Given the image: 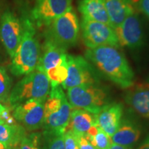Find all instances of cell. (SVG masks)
I'll list each match as a JSON object with an SVG mask.
<instances>
[{"label":"cell","instance_id":"obj_24","mask_svg":"<svg viewBox=\"0 0 149 149\" xmlns=\"http://www.w3.org/2000/svg\"><path fill=\"white\" fill-rule=\"evenodd\" d=\"M64 134L43 133L42 149H65Z\"/></svg>","mask_w":149,"mask_h":149},{"label":"cell","instance_id":"obj_1","mask_svg":"<svg viewBox=\"0 0 149 149\" xmlns=\"http://www.w3.org/2000/svg\"><path fill=\"white\" fill-rule=\"evenodd\" d=\"M84 57L100 76L117 86L128 88L134 84L135 74L120 48L103 46L87 48Z\"/></svg>","mask_w":149,"mask_h":149},{"label":"cell","instance_id":"obj_32","mask_svg":"<svg viewBox=\"0 0 149 149\" xmlns=\"http://www.w3.org/2000/svg\"><path fill=\"white\" fill-rule=\"evenodd\" d=\"M4 106H3L2 104H0V124H2V122H1V113H2V111H3V109H5Z\"/></svg>","mask_w":149,"mask_h":149},{"label":"cell","instance_id":"obj_15","mask_svg":"<svg viewBox=\"0 0 149 149\" xmlns=\"http://www.w3.org/2000/svg\"><path fill=\"white\" fill-rule=\"evenodd\" d=\"M141 133V127L137 121L130 117H125L122 119L117 131L111 136V140L113 144L132 149L138 142Z\"/></svg>","mask_w":149,"mask_h":149},{"label":"cell","instance_id":"obj_17","mask_svg":"<svg viewBox=\"0 0 149 149\" xmlns=\"http://www.w3.org/2000/svg\"><path fill=\"white\" fill-rule=\"evenodd\" d=\"M78 10L81 13V17L111 26L105 6V0H79Z\"/></svg>","mask_w":149,"mask_h":149},{"label":"cell","instance_id":"obj_31","mask_svg":"<svg viewBox=\"0 0 149 149\" xmlns=\"http://www.w3.org/2000/svg\"><path fill=\"white\" fill-rule=\"evenodd\" d=\"M109 149H131V148H128L127 147L120 146V145H118V144H112Z\"/></svg>","mask_w":149,"mask_h":149},{"label":"cell","instance_id":"obj_4","mask_svg":"<svg viewBox=\"0 0 149 149\" xmlns=\"http://www.w3.org/2000/svg\"><path fill=\"white\" fill-rule=\"evenodd\" d=\"M50 91L51 84L46 74L36 68L16 84L11 90L8 102L13 109L29 100L45 102Z\"/></svg>","mask_w":149,"mask_h":149},{"label":"cell","instance_id":"obj_34","mask_svg":"<svg viewBox=\"0 0 149 149\" xmlns=\"http://www.w3.org/2000/svg\"><path fill=\"white\" fill-rule=\"evenodd\" d=\"M147 83L149 84V76L148 77V78H147Z\"/></svg>","mask_w":149,"mask_h":149},{"label":"cell","instance_id":"obj_23","mask_svg":"<svg viewBox=\"0 0 149 149\" xmlns=\"http://www.w3.org/2000/svg\"><path fill=\"white\" fill-rule=\"evenodd\" d=\"M42 137L40 133L26 135L14 149H42Z\"/></svg>","mask_w":149,"mask_h":149},{"label":"cell","instance_id":"obj_25","mask_svg":"<svg viewBox=\"0 0 149 149\" xmlns=\"http://www.w3.org/2000/svg\"><path fill=\"white\" fill-rule=\"evenodd\" d=\"M11 81L5 68L0 67V102H6L8 100L10 93Z\"/></svg>","mask_w":149,"mask_h":149},{"label":"cell","instance_id":"obj_6","mask_svg":"<svg viewBox=\"0 0 149 149\" xmlns=\"http://www.w3.org/2000/svg\"><path fill=\"white\" fill-rule=\"evenodd\" d=\"M66 97L72 109H80L97 114L110 102L107 87L98 84L80 86L67 89Z\"/></svg>","mask_w":149,"mask_h":149},{"label":"cell","instance_id":"obj_13","mask_svg":"<svg viewBox=\"0 0 149 149\" xmlns=\"http://www.w3.org/2000/svg\"><path fill=\"white\" fill-rule=\"evenodd\" d=\"M124 107L120 102H109L95 114L97 125L110 137L120 127L122 122Z\"/></svg>","mask_w":149,"mask_h":149},{"label":"cell","instance_id":"obj_12","mask_svg":"<svg viewBox=\"0 0 149 149\" xmlns=\"http://www.w3.org/2000/svg\"><path fill=\"white\" fill-rule=\"evenodd\" d=\"M72 0H36L32 18L37 26H48L72 7Z\"/></svg>","mask_w":149,"mask_h":149},{"label":"cell","instance_id":"obj_22","mask_svg":"<svg viewBox=\"0 0 149 149\" xmlns=\"http://www.w3.org/2000/svg\"><path fill=\"white\" fill-rule=\"evenodd\" d=\"M95 149H109L112 145L111 137L99 126L94 135H86Z\"/></svg>","mask_w":149,"mask_h":149},{"label":"cell","instance_id":"obj_29","mask_svg":"<svg viewBox=\"0 0 149 149\" xmlns=\"http://www.w3.org/2000/svg\"><path fill=\"white\" fill-rule=\"evenodd\" d=\"M1 120L2 124H15L18 123L15 120L13 116L11 115L10 109L7 107H5L1 115Z\"/></svg>","mask_w":149,"mask_h":149},{"label":"cell","instance_id":"obj_16","mask_svg":"<svg viewBox=\"0 0 149 149\" xmlns=\"http://www.w3.org/2000/svg\"><path fill=\"white\" fill-rule=\"evenodd\" d=\"M105 6L113 29L120 26L127 17L136 12L132 0H105Z\"/></svg>","mask_w":149,"mask_h":149},{"label":"cell","instance_id":"obj_18","mask_svg":"<svg viewBox=\"0 0 149 149\" xmlns=\"http://www.w3.org/2000/svg\"><path fill=\"white\" fill-rule=\"evenodd\" d=\"M66 55V50L46 39L36 68L46 73L48 70L58 65Z\"/></svg>","mask_w":149,"mask_h":149},{"label":"cell","instance_id":"obj_30","mask_svg":"<svg viewBox=\"0 0 149 149\" xmlns=\"http://www.w3.org/2000/svg\"><path fill=\"white\" fill-rule=\"evenodd\" d=\"M136 149H149V133Z\"/></svg>","mask_w":149,"mask_h":149},{"label":"cell","instance_id":"obj_2","mask_svg":"<svg viewBox=\"0 0 149 149\" xmlns=\"http://www.w3.org/2000/svg\"><path fill=\"white\" fill-rule=\"evenodd\" d=\"M22 22L23 35L10 66L11 72L15 76L26 75L36 69L42 52L33 22L29 18Z\"/></svg>","mask_w":149,"mask_h":149},{"label":"cell","instance_id":"obj_21","mask_svg":"<svg viewBox=\"0 0 149 149\" xmlns=\"http://www.w3.org/2000/svg\"><path fill=\"white\" fill-rule=\"evenodd\" d=\"M46 74L51 84V88L62 84L68 76L67 55L58 65L48 70Z\"/></svg>","mask_w":149,"mask_h":149},{"label":"cell","instance_id":"obj_14","mask_svg":"<svg viewBox=\"0 0 149 149\" xmlns=\"http://www.w3.org/2000/svg\"><path fill=\"white\" fill-rule=\"evenodd\" d=\"M124 95V101L134 113L149 119V84L133 85Z\"/></svg>","mask_w":149,"mask_h":149},{"label":"cell","instance_id":"obj_8","mask_svg":"<svg viewBox=\"0 0 149 149\" xmlns=\"http://www.w3.org/2000/svg\"><path fill=\"white\" fill-rule=\"evenodd\" d=\"M80 30L84 44L88 48L103 46L120 48L115 30L111 26L81 17Z\"/></svg>","mask_w":149,"mask_h":149},{"label":"cell","instance_id":"obj_7","mask_svg":"<svg viewBox=\"0 0 149 149\" xmlns=\"http://www.w3.org/2000/svg\"><path fill=\"white\" fill-rule=\"evenodd\" d=\"M68 76L61 84L63 89L100 84V74L85 57L67 54Z\"/></svg>","mask_w":149,"mask_h":149},{"label":"cell","instance_id":"obj_10","mask_svg":"<svg viewBox=\"0 0 149 149\" xmlns=\"http://www.w3.org/2000/svg\"><path fill=\"white\" fill-rule=\"evenodd\" d=\"M23 32V22L11 11H5L0 19V40L10 58L19 45Z\"/></svg>","mask_w":149,"mask_h":149},{"label":"cell","instance_id":"obj_9","mask_svg":"<svg viewBox=\"0 0 149 149\" xmlns=\"http://www.w3.org/2000/svg\"><path fill=\"white\" fill-rule=\"evenodd\" d=\"M120 46L138 49L146 42V34L143 22L137 12L125 19L119 27L114 29Z\"/></svg>","mask_w":149,"mask_h":149},{"label":"cell","instance_id":"obj_26","mask_svg":"<svg viewBox=\"0 0 149 149\" xmlns=\"http://www.w3.org/2000/svg\"><path fill=\"white\" fill-rule=\"evenodd\" d=\"M65 149H79L76 135L71 130H66L64 134Z\"/></svg>","mask_w":149,"mask_h":149},{"label":"cell","instance_id":"obj_28","mask_svg":"<svg viewBox=\"0 0 149 149\" xmlns=\"http://www.w3.org/2000/svg\"><path fill=\"white\" fill-rule=\"evenodd\" d=\"M77 137L79 149H95L89 139L85 135H75Z\"/></svg>","mask_w":149,"mask_h":149},{"label":"cell","instance_id":"obj_5","mask_svg":"<svg viewBox=\"0 0 149 149\" xmlns=\"http://www.w3.org/2000/svg\"><path fill=\"white\" fill-rule=\"evenodd\" d=\"M79 32L80 22L77 14L71 7L47 26L45 38L67 51L77 44Z\"/></svg>","mask_w":149,"mask_h":149},{"label":"cell","instance_id":"obj_11","mask_svg":"<svg viewBox=\"0 0 149 149\" xmlns=\"http://www.w3.org/2000/svg\"><path fill=\"white\" fill-rule=\"evenodd\" d=\"M13 116L28 131H35L43 126L44 102L29 100L13 108Z\"/></svg>","mask_w":149,"mask_h":149},{"label":"cell","instance_id":"obj_3","mask_svg":"<svg viewBox=\"0 0 149 149\" xmlns=\"http://www.w3.org/2000/svg\"><path fill=\"white\" fill-rule=\"evenodd\" d=\"M72 107L61 86L51 88L44 102V134H64L69 124Z\"/></svg>","mask_w":149,"mask_h":149},{"label":"cell","instance_id":"obj_20","mask_svg":"<svg viewBox=\"0 0 149 149\" xmlns=\"http://www.w3.org/2000/svg\"><path fill=\"white\" fill-rule=\"evenodd\" d=\"M26 135V129L19 123L0 124V142L6 149H14Z\"/></svg>","mask_w":149,"mask_h":149},{"label":"cell","instance_id":"obj_27","mask_svg":"<svg viewBox=\"0 0 149 149\" xmlns=\"http://www.w3.org/2000/svg\"><path fill=\"white\" fill-rule=\"evenodd\" d=\"M135 5V8H137L145 16L149 19V0H132Z\"/></svg>","mask_w":149,"mask_h":149},{"label":"cell","instance_id":"obj_19","mask_svg":"<svg viewBox=\"0 0 149 149\" xmlns=\"http://www.w3.org/2000/svg\"><path fill=\"white\" fill-rule=\"evenodd\" d=\"M97 125L95 114L80 109H72L69 124L66 130H70L74 135H86L93 126Z\"/></svg>","mask_w":149,"mask_h":149},{"label":"cell","instance_id":"obj_33","mask_svg":"<svg viewBox=\"0 0 149 149\" xmlns=\"http://www.w3.org/2000/svg\"><path fill=\"white\" fill-rule=\"evenodd\" d=\"M0 149H6V148L4 146V145L1 144V142H0Z\"/></svg>","mask_w":149,"mask_h":149}]
</instances>
